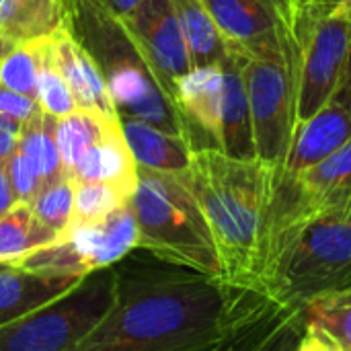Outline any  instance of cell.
<instances>
[{"mask_svg":"<svg viewBox=\"0 0 351 351\" xmlns=\"http://www.w3.org/2000/svg\"><path fill=\"white\" fill-rule=\"evenodd\" d=\"M64 2L66 27L103 74L117 115L136 117L167 134L187 138L181 111L165 90L125 21L101 0Z\"/></svg>","mask_w":351,"mask_h":351,"instance_id":"3957f363","label":"cell"},{"mask_svg":"<svg viewBox=\"0 0 351 351\" xmlns=\"http://www.w3.org/2000/svg\"><path fill=\"white\" fill-rule=\"evenodd\" d=\"M350 14V43H348V60H346V70H343V76H341V82L337 86V93H335V101L341 103L351 115V8L348 10Z\"/></svg>","mask_w":351,"mask_h":351,"instance_id":"836d02e7","label":"cell"},{"mask_svg":"<svg viewBox=\"0 0 351 351\" xmlns=\"http://www.w3.org/2000/svg\"><path fill=\"white\" fill-rule=\"evenodd\" d=\"M130 208L138 226L140 251L224 280L208 220L179 175L138 167Z\"/></svg>","mask_w":351,"mask_h":351,"instance_id":"5b68a950","label":"cell"},{"mask_svg":"<svg viewBox=\"0 0 351 351\" xmlns=\"http://www.w3.org/2000/svg\"><path fill=\"white\" fill-rule=\"evenodd\" d=\"M245 62L247 58L234 51L222 60L224 72V105H222V125L218 136V150L232 158L253 160L257 158L251 109L245 88Z\"/></svg>","mask_w":351,"mask_h":351,"instance_id":"2e32d148","label":"cell"},{"mask_svg":"<svg viewBox=\"0 0 351 351\" xmlns=\"http://www.w3.org/2000/svg\"><path fill=\"white\" fill-rule=\"evenodd\" d=\"M346 286H351V210L294 220L267 239L257 288L274 302L302 306Z\"/></svg>","mask_w":351,"mask_h":351,"instance_id":"277c9868","label":"cell"},{"mask_svg":"<svg viewBox=\"0 0 351 351\" xmlns=\"http://www.w3.org/2000/svg\"><path fill=\"white\" fill-rule=\"evenodd\" d=\"M31 210L29 204H16L0 216V263H12L60 239Z\"/></svg>","mask_w":351,"mask_h":351,"instance_id":"cb8c5ba5","label":"cell"},{"mask_svg":"<svg viewBox=\"0 0 351 351\" xmlns=\"http://www.w3.org/2000/svg\"><path fill=\"white\" fill-rule=\"evenodd\" d=\"M119 123L138 167L175 175L187 171L193 148L185 136L167 134L136 117H119Z\"/></svg>","mask_w":351,"mask_h":351,"instance_id":"ffe728a7","label":"cell"},{"mask_svg":"<svg viewBox=\"0 0 351 351\" xmlns=\"http://www.w3.org/2000/svg\"><path fill=\"white\" fill-rule=\"evenodd\" d=\"M128 202L130 197L109 183H74V206L70 226L97 224L109 218Z\"/></svg>","mask_w":351,"mask_h":351,"instance_id":"83f0119b","label":"cell"},{"mask_svg":"<svg viewBox=\"0 0 351 351\" xmlns=\"http://www.w3.org/2000/svg\"><path fill=\"white\" fill-rule=\"evenodd\" d=\"M282 12V2H280ZM284 51L274 58H247L245 88L251 109L257 158L282 169L296 130L298 66L292 35L282 16Z\"/></svg>","mask_w":351,"mask_h":351,"instance_id":"ba28073f","label":"cell"},{"mask_svg":"<svg viewBox=\"0 0 351 351\" xmlns=\"http://www.w3.org/2000/svg\"><path fill=\"white\" fill-rule=\"evenodd\" d=\"M6 173H8V181L16 197V204H31L41 189V181L35 169L31 167V162L27 160V156L19 148L6 160Z\"/></svg>","mask_w":351,"mask_h":351,"instance_id":"4dcf8cb0","label":"cell"},{"mask_svg":"<svg viewBox=\"0 0 351 351\" xmlns=\"http://www.w3.org/2000/svg\"><path fill=\"white\" fill-rule=\"evenodd\" d=\"M123 21L138 39L165 90L175 101L177 82L191 70V60L173 0H142Z\"/></svg>","mask_w":351,"mask_h":351,"instance_id":"8fae6325","label":"cell"},{"mask_svg":"<svg viewBox=\"0 0 351 351\" xmlns=\"http://www.w3.org/2000/svg\"><path fill=\"white\" fill-rule=\"evenodd\" d=\"M14 206H16V197H14L12 187H10V181H8L6 162L0 160V216H4Z\"/></svg>","mask_w":351,"mask_h":351,"instance_id":"d590c367","label":"cell"},{"mask_svg":"<svg viewBox=\"0 0 351 351\" xmlns=\"http://www.w3.org/2000/svg\"><path fill=\"white\" fill-rule=\"evenodd\" d=\"M56 128H58V119L41 109L39 113H35L31 119L23 123V132H21L19 150L27 156V160L35 169L41 187L66 177L60 148H58Z\"/></svg>","mask_w":351,"mask_h":351,"instance_id":"603a6c76","label":"cell"},{"mask_svg":"<svg viewBox=\"0 0 351 351\" xmlns=\"http://www.w3.org/2000/svg\"><path fill=\"white\" fill-rule=\"evenodd\" d=\"M177 109L181 111L191 144L193 132L210 138L212 148H218L224 105V72L222 66L191 68L179 82L175 95Z\"/></svg>","mask_w":351,"mask_h":351,"instance_id":"9a60e30c","label":"cell"},{"mask_svg":"<svg viewBox=\"0 0 351 351\" xmlns=\"http://www.w3.org/2000/svg\"><path fill=\"white\" fill-rule=\"evenodd\" d=\"M115 265L84 276L66 294L0 327V351H76L115 304Z\"/></svg>","mask_w":351,"mask_h":351,"instance_id":"8992f818","label":"cell"},{"mask_svg":"<svg viewBox=\"0 0 351 351\" xmlns=\"http://www.w3.org/2000/svg\"><path fill=\"white\" fill-rule=\"evenodd\" d=\"M138 249V226L130 202L97 224L70 226L56 243L45 245L12 263V267L84 278L111 267Z\"/></svg>","mask_w":351,"mask_h":351,"instance_id":"9c48e42d","label":"cell"},{"mask_svg":"<svg viewBox=\"0 0 351 351\" xmlns=\"http://www.w3.org/2000/svg\"><path fill=\"white\" fill-rule=\"evenodd\" d=\"M39 111H41V105L37 99L27 97L23 93H16V90H10V88L0 84V113L10 115V117L25 123L27 119H31Z\"/></svg>","mask_w":351,"mask_h":351,"instance_id":"1f68e13d","label":"cell"},{"mask_svg":"<svg viewBox=\"0 0 351 351\" xmlns=\"http://www.w3.org/2000/svg\"><path fill=\"white\" fill-rule=\"evenodd\" d=\"M0 2H2V0H0Z\"/></svg>","mask_w":351,"mask_h":351,"instance_id":"60d3db41","label":"cell"},{"mask_svg":"<svg viewBox=\"0 0 351 351\" xmlns=\"http://www.w3.org/2000/svg\"><path fill=\"white\" fill-rule=\"evenodd\" d=\"M304 327L302 306L271 302L241 327L222 351H296Z\"/></svg>","mask_w":351,"mask_h":351,"instance_id":"d6986e66","label":"cell"},{"mask_svg":"<svg viewBox=\"0 0 351 351\" xmlns=\"http://www.w3.org/2000/svg\"><path fill=\"white\" fill-rule=\"evenodd\" d=\"M23 121L0 113V160L6 162L19 148Z\"/></svg>","mask_w":351,"mask_h":351,"instance_id":"d6a6232c","label":"cell"},{"mask_svg":"<svg viewBox=\"0 0 351 351\" xmlns=\"http://www.w3.org/2000/svg\"><path fill=\"white\" fill-rule=\"evenodd\" d=\"M173 6L187 45L191 68L222 64L230 49L206 4L202 0H173Z\"/></svg>","mask_w":351,"mask_h":351,"instance_id":"7402d4cb","label":"cell"},{"mask_svg":"<svg viewBox=\"0 0 351 351\" xmlns=\"http://www.w3.org/2000/svg\"><path fill=\"white\" fill-rule=\"evenodd\" d=\"M296 10H337L341 0H286Z\"/></svg>","mask_w":351,"mask_h":351,"instance_id":"8d00e7d4","label":"cell"},{"mask_svg":"<svg viewBox=\"0 0 351 351\" xmlns=\"http://www.w3.org/2000/svg\"><path fill=\"white\" fill-rule=\"evenodd\" d=\"M282 16L296 49L298 128L321 111L337 93L348 60L350 14L343 8L296 10L282 0Z\"/></svg>","mask_w":351,"mask_h":351,"instance_id":"52a82bcc","label":"cell"},{"mask_svg":"<svg viewBox=\"0 0 351 351\" xmlns=\"http://www.w3.org/2000/svg\"><path fill=\"white\" fill-rule=\"evenodd\" d=\"M82 278L29 271L0 265V327L19 321L33 311L66 294Z\"/></svg>","mask_w":351,"mask_h":351,"instance_id":"e0dca14e","label":"cell"},{"mask_svg":"<svg viewBox=\"0 0 351 351\" xmlns=\"http://www.w3.org/2000/svg\"><path fill=\"white\" fill-rule=\"evenodd\" d=\"M49 45L56 66L70 86L78 109L97 111L113 119L119 117L103 74L66 25L49 35Z\"/></svg>","mask_w":351,"mask_h":351,"instance_id":"5bb4252c","label":"cell"},{"mask_svg":"<svg viewBox=\"0 0 351 351\" xmlns=\"http://www.w3.org/2000/svg\"><path fill=\"white\" fill-rule=\"evenodd\" d=\"M117 296L76 351H222L274 300L259 288L132 253L115 263Z\"/></svg>","mask_w":351,"mask_h":351,"instance_id":"6da1fadb","label":"cell"},{"mask_svg":"<svg viewBox=\"0 0 351 351\" xmlns=\"http://www.w3.org/2000/svg\"><path fill=\"white\" fill-rule=\"evenodd\" d=\"M304 325L339 351H351V286L323 292L302 304Z\"/></svg>","mask_w":351,"mask_h":351,"instance_id":"d4e9b609","label":"cell"},{"mask_svg":"<svg viewBox=\"0 0 351 351\" xmlns=\"http://www.w3.org/2000/svg\"><path fill=\"white\" fill-rule=\"evenodd\" d=\"M70 179L74 183H109L132 197L138 183V165L123 138L121 123L113 125L84 152Z\"/></svg>","mask_w":351,"mask_h":351,"instance_id":"ac0fdd59","label":"cell"},{"mask_svg":"<svg viewBox=\"0 0 351 351\" xmlns=\"http://www.w3.org/2000/svg\"><path fill=\"white\" fill-rule=\"evenodd\" d=\"M113 14H117L119 19H128L134 10H136V6L142 2V0H101Z\"/></svg>","mask_w":351,"mask_h":351,"instance_id":"74e56055","label":"cell"},{"mask_svg":"<svg viewBox=\"0 0 351 351\" xmlns=\"http://www.w3.org/2000/svg\"><path fill=\"white\" fill-rule=\"evenodd\" d=\"M179 177L208 220L224 280L257 288L276 167L261 158L243 160L218 148H199Z\"/></svg>","mask_w":351,"mask_h":351,"instance_id":"7a4b0ae2","label":"cell"},{"mask_svg":"<svg viewBox=\"0 0 351 351\" xmlns=\"http://www.w3.org/2000/svg\"><path fill=\"white\" fill-rule=\"evenodd\" d=\"M0 265H4V263H0Z\"/></svg>","mask_w":351,"mask_h":351,"instance_id":"ab89813d","label":"cell"},{"mask_svg":"<svg viewBox=\"0 0 351 351\" xmlns=\"http://www.w3.org/2000/svg\"><path fill=\"white\" fill-rule=\"evenodd\" d=\"M350 140V111L341 103L331 99L321 111H317L311 119L294 130L292 146L278 173L284 177H296L298 173L337 152Z\"/></svg>","mask_w":351,"mask_h":351,"instance_id":"4fadbf2b","label":"cell"},{"mask_svg":"<svg viewBox=\"0 0 351 351\" xmlns=\"http://www.w3.org/2000/svg\"><path fill=\"white\" fill-rule=\"evenodd\" d=\"M351 210V140L325 160L296 177H284L276 169L274 199L267 218L265 243L282 226L323 212ZM263 243V247H265ZM263 257V255H261Z\"/></svg>","mask_w":351,"mask_h":351,"instance_id":"30bf717a","label":"cell"},{"mask_svg":"<svg viewBox=\"0 0 351 351\" xmlns=\"http://www.w3.org/2000/svg\"><path fill=\"white\" fill-rule=\"evenodd\" d=\"M230 51L274 58L284 51L282 0H202Z\"/></svg>","mask_w":351,"mask_h":351,"instance_id":"7c38bea8","label":"cell"},{"mask_svg":"<svg viewBox=\"0 0 351 351\" xmlns=\"http://www.w3.org/2000/svg\"><path fill=\"white\" fill-rule=\"evenodd\" d=\"M296 351H339L331 341H327L321 333H317L311 327H304V333L300 337Z\"/></svg>","mask_w":351,"mask_h":351,"instance_id":"e575fe53","label":"cell"},{"mask_svg":"<svg viewBox=\"0 0 351 351\" xmlns=\"http://www.w3.org/2000/svg\"><path fill=\"white\" fill-rule=\"evenodd\" d=\"M35 41H37V53H39L37 101H39L41 109L45 113L53 115L56 119L68 117L74 111H78V105L74 101L70 86L66 84L64 76L60 74V70L56 66L51 45H49V37L35 39Z\"/></svg>","mask_w":351,"mask_h":351,"instance_id":"4316f807","label":"cell"},{"mask_svg":"<svg viewBox=\"0 0 351 351\" xmlns=\"http://www.w3.org/2000/svg\"><path fill=\"white\" fill-rule=\"evenodd\" d=\"M117 123L119 117L113 119V117H105L103 113L86 111V109H78L72 115L58 119L56 136H58V148H60L66 177H72L84 152Z\"/></svg>","mask_w":351,"mask_h":351,"instance_id":"484cf974","label":"cell"},{"mask_svg":"<svg viewBox=\"0 0 351 351\" xmlns=\"http://www.w3.org/2000/svg\"><path fill=\"white\" fill-rule=\"evenodd\" d=\"M339 8H343V10H350L351 0H341V6H339Z\"/></svg>","mask_w":351,"mask_h":351,"instance_id":"f35d334b","label":"cell"},{"mask_svg":"<svg viewBox=\"0 0 351 351\" xmlns=\"http://www.w3.org/2000/svg\"><path fill=\"white\" fill-rule=\"evenodd\" d=\"M66 25L64 0H2L0 35L27 43L49 37Z\"/></svg>","mask_w":351,"mask_h":351,"instance_id":"44dd1931","label":"cell"},{"mask_svg":"<svg viewBox=\"0 0 351 351\" xmlns=\"http://www.w3.org/2000/svg\"><path fill=\"white\" fill-rule=\"evenodd\" d=\"M37 41L16 43V47L0 62V84L37 99Z\"/></svg>","mask_w":351,"mask_h":351,"instance_id":"f546056e","label":"cell"},{"mask_svg":"<svg viewBox=\"0 0 351 351\" xmlns=\"http://www.w3.org/2000/svg\"><path fill=\"white\" fill-rule=\"evenodd\" d=\"M29 206L47 228L56 230L58 234H64L72 220L74 181L70 177H62L49 185H43Z\"/></svg>","mask_w":351,"mask_h":351,"instance_id":"f1b7e54d","label":"cell"}]
</instances>
